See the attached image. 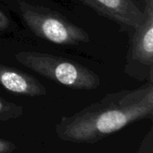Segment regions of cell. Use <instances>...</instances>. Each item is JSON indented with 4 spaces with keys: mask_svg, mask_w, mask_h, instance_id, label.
Instances as JSON below:
<instances>
[{
    "mask_svg": "<svg viewBox=\"0 0 153 153\" xmlns=\"http://www.w3.org/2000/svg\"><path fill=\"white\" fill-rule=\"evenodd\" d=\"M153 113V84L148 82L134 90L107 94L70 117H63L56 126L57 136L75 143H95L128 125Z\"/></svg>",
    "mask_w": 153,
    "mask_h": 153,
    "instance_id": "cell-1",
    "label": "cell"
},
{
    "mask_svg": "<svg viewBox=\"0 0 153 153\" xmlns=\"http://www.w3.org/2000/svg\"><path fill=\"white\" fill-rule=\"evenodd\" d=\"M15 12L30 31L58 45L75 46L89 41L88 33L59 13L25 0H1Z\"/></svg>",
    "mask_w": 153,
    "mask_h": 153,
    "instance_id": "cell-2",
    "label": "cell"
},
{
    "mask_svg": "<svg viewBox=\"0 0 153 153\" xmlns=\"http://www.w3.org/2000/svg\"><path fill=\"white\" fill-rule=\"evenodd\" d=\"M21 65L57 83L77 90H95L100 86V77L93 71L72 60L54 55L21 51L15 55Z\"/></svg>",
    "mask_w": 153,
    "mask_h": 153,
    "instance_id": "cell-3",
    "label": "cell"
},
{
    "mask_svg": "<svg viewBox=\"0 0 153 153\" xmlns=\"http://www.w3.org/2000/svg\"><path fill=\"white\" fill-rule=\"evenodd\" d=\"M143 9V21L130 31L125 72L137 80L152 82L153 0H145Z\"/></svg>",
    "mask_w": 153,
    "mask_h": 153,
    "instance_id": "cell-4",
    "label": "cell"
},
{
    "mask_svg": "<svg viewBox=\"0 0 153 153\" xmlns=\"http://www.w3.org/2000/svg\"><path fill=\"white\" fill-rule=\"evenodd\" d=\"M99 14L115 22L124 30L132 31L144 19L139 0H79Z\"/></svg>",
    "mask_w": 153,
    "mask_h": 153,
    "instance_id": "cell-5",
    "label": "cell"
},
{
    "mask_svg": "<svg viewBox=\"0 0 153 153\" xmlns=\"http://www.w3.org/2000/svg\"><path fill=\"white\" fill-rule=\"evenodd\" d=\"M0 84L8 91L16 94L31 97L46 94L44 86L34 77L4 65H0Z\"/></svg>",
    "mask_w": 153,
    "mask_h": 153,
    "instance_id": "cell-6",
    "label": "cell"
},
{
    "mask_svg": "<svg viewBox=\"0 0 153 153\" xmlns=\"http://www.w3.org/2000/svg\"><path fill=\"white\" fill-rule=\"evenodd\" d=\"M22 108L13 103H10L0 97V120H7L22 115Z\"/></svg>",
    "mask_w": 153,
    "mask_h": 153,
    "instance_id": "cell-7",
    "label": "cell"
},
{
    "mask_svg": "<svg viewBox=\"0 0 153 153\" xmlns=\"http://www.w3.org/2000/svg\"><path fill=\"white\" fill-rule=\"evenodd\" d=\"M11 18L0 8V31H4L11 29L12 26Z\"/></svg>",
    "mask_w": 153,
    "mask_h": 153,
    "instance_id": "cell-8",
    "label": "cell"
},
{
    "mask_svg": "<svg viewBox=\"0 0 153 153\" xmlns=\"http://www.w3.org/2000/svg\"><path fill=\"white\" fill-rule=\"evenodd\" d=\"M15 145L7 140L0 139V153H10L15 150Z\"/></svg>",
    "mask_w": 153,
    "mask_h": 153,
    "instance_id": "cell-9",
    "label": "cell"
}]
</instances>
